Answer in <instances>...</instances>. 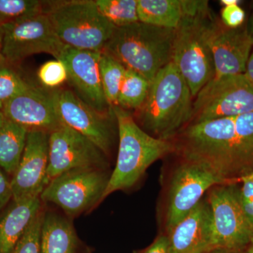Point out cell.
<instances>
[{
    "label": "cell",
    "mask_w": 253,
    "mask_h": 253,
    "mask_svg": "<svg viewBox=\"0 0 253 253\" xmlns=\"http://www.w3.org/2000/svg\"><path fill=\"white\" fill-rule=\"evenodd\" d=\"M172 140L180 158L202 165L225 184L253 172V112L189 125Z\"/></svg>",
    "instance_id": "obj_1"
},
{
    "label": "cell",
    "mask_w": 253,
    "mask_h": 253,
    "mask_svg": "<svg viewBox=\"0 0 253 253\" xmlns=\"http://www.w3.org/2000/svg\"><path fill=\"white\" fill-rule=\"evenodd\" d=\"M194 97L172 61L151 82L149 94L136 110L142 129L154 137L172 140L189 124Z\"/></svg>",
    "instance_id": "obj_2"
},
{
    "label": "cell",
    "mask_w": 253,
    "mask_h": 253,
    "mask_svg": "<svg viewBox=\"0 0 253 253\" xmlns=\"http://www.w3.org/2000/svg\"><path fill=\"white\" fill-rule=\"evenodd\" d=\"M184 14L174 29L172 61L189 86L194 99L214 76L207 28L212 13L208 1L183 0Z\"/></svg>",
    "instance_id": "obj_3"
},
{
    "label": "cell",
    "mask_w": 253,
    "mask_h": 253,
    "mask_svg": "<svg viewBox=\"0 0 253 253\" xmlns=\"http://www.w3.org/2000/svg\"><path fill=\"white\" fill-rule=\"evenodd\" d=\"M111 109L117 123L119 148L116 167L102 201L116 191L132 187L153 163L175 152L173 140L159 139L146 132L127 110L118 106Z\"/></svg>",
    "instance_id": "obj_4"
},
{
    "label": "cell",
    "mask_w": 253,
    "mask_h": 253,
    "mask_svg": "<svg viewBox=\"0 0 253 253\" xmlns=\"http://www.w3.org/2000/svg\"><path fill=\"white\" fill-rule=\"evenodd\" d=\"M174 29L136 22L116 28L101 52L151 83L172 61Z\"/></svg>",
    "instance_id": "obj_5"
},
{
    "label": "cell",
    "mask_w": 253,
    "mask_h": 253,
    "mask_svg": "<svg viewBox=\"0 0 253 253\" xmlns=\"http://www.w3.org/2000/svg\"><path fill=\"white\" fill-rule=\"evenodd\" d=\"M44 13L60 41L73 49L101 52L116 28L91 0L45 1Z\"/></svg>",
    "instance_id": "obj_6"
},
{
    "label": "cell",
    "mask_w": 253,
    "mask_h": 253,
    "mask_svg": "<svg viewBox=\"0 0 253 253\" xmlns=\"http://www.w3.org/2000/svg\"><path fill=\"white\" fill-rule=\"evenodd\" d=\"M251 112L253 84L246 75L213 78L194 98L189 125Z\"/></svg>",
    "instance_id": "obj_7"
},
{
    "label": "cell",
    "mask_w": 253,
    "mask_h": 253,
    "mask_svg": "<svg viewBox=\"0 0 253 253\" xmlns=\"http://www.w3.org/2000/svg\"><path fill=\"white\" fill-rule=\"evenodd\" d=\"M110 174L106 169L80 168L56 176L46 186L41 201L51 203L75 217L102 201Z\"/></svg>",
    "instance_id": "obj_8"
},
{
    "label": "cell",
    "mask_w": 253,
    "mask_h": 253,
    "mask_svg": "<svg viewBox=\"0 0 253 253\" xmlns=\"http://www.w3.org/2000/svg\"><path fill=\"white\" fill-rule=\"evenodd\" d=\"M1 61L18 64L32 55L46 53L58 59L66 49L60 41L47 15H35L3 25Z\"/></svg>",
    "instance_id": "obj_9"
},
{
    "label": "cell",
    "mask_w": 253,
    "mask_h": 253,
    "mask_svg": "<svg viewBox=\"0 0 253 253\" xmlns=\"http://www.w3.org/2000/svg\"><path fill=\"white\" fill-rule=\"evenodd\" d=\"M226 184L212 171L180 158L173 169L166 194L165 230L169 234L203 199L213 186Z\"/></svg>",
    "instance_id": "obj_10"
},
{
    "label": "cell",
    "mask_w": 253,
    "mask_h": 253,
    "mask_svg": "<svg viewBox=\"0 0 253 253\" xmlns=\"http://www.w3.org/2000/svg\"><path fill=\"white\" fill-rule=\"evenodd\" d=\"M235 184L213 186L207 200L212 212L214 249L241 253L253 238V226L245 215Z\"/></svg>",
    "instance_id": "obj_11"
},
{
    "label": "cell",
    "mask_w": 253,
    "mask_h": 253,
    "mask_svg": "<svg viewBox=\"0 0 253 253\" xmlns=\"http://www.w3.org/2000/svg\"><path fill=\"white\" fill-rule=\"evenodd\" d=\"M107 168L106 155L78 131L63 125L49 133L46 186L56 176L72 169Z\"/></svg>",
    "instance_id": "obj_12"
},
{
    "label": "cell",
    "mask_w": 253,
    "mask_h": 253,
    "mask_svg": "<svg viewBox=\"0 0 253 253\" xmlns=\"http://www.w3.org/2000/svg\"><path fill=\"white\" fill-rule=\"evenodd\" d=\"M55 104L61 123L94 143L107 156L116 137L114 113L98 112L69 89H54Z\"/></svg>",
    "instance_id": "obj_13"
},
{
    "label": "cell",
    "mask_w": 253,
    "mask_h": 253,
    "mask_svg": "<svg viewBox=\"0 0 253 253\" xmlns=\"http://www.w3.org/2000/svg\"><path fill=\"white\" fill-rule=\"evenodd\" d=\"M207 41L214 62V78L244 74L253 49L246 25L229 28L212 15L208 23Z\"/></svg>",
    "instance_id": "obj_14"
},
{
    "label": "cell",
    "mask_w": 253,
    "mask_h": 253,
    "mask_svg": "<svg viewBox=\"0 0 253 253\" xmlns=\"http://www.w3.org/2000/svg\"><path fill=\"white\" fill-rule=\"evenodd\" d=\"M49 139V132L28 131L22 158L11 180L15 202L41 196L45 188Z\"/></svg>",
    "instance_id": "obj_15"
},
{
    "label": "cell",
    "mask_w": 253,
    "mask_h": 253,
    "mask_svg": "<svg viewBox=\"0 0 253 253\" xmlns=\"http://www.w3.org/2000/svg\"><path fill=\"white\" fill-rule=\"evenodd\" d=\"M100 56L99 51L73 49L67 46L57 60L66 66L68 81L78 97L98 112L109 114L112 109L108 104L101 83Z\"/></svg>",
    "instance_id": "obj_16"
},
{
    "label": "cell",
    "mask_w": 253,
    "mask_h": 253,
    "mask_svg": "<svg viewBox=\"0 0 253 253\" xmlns=\"http://www.w3.org/2000/svg\"><path fill=\"white\" fill-rule=\"evenodd\" d=\"M5 118L28 131L51 132L63 126L56 111L54 90L31 84L5 105Z\"/></svg>",
    "instance_id": "obj_17"
},
{
    "label": "cell",
    "mask_w": 253,
    "mask_h": 253,
    "mask_svg": "<svg viewBox=\"0 0 253 253\" xmlns=\"http://www.w3.org/2000/svg\"><path fill=\"white\" fill-rule=\"evenodd\" d=\"M170 253H206L214 250L212 212L202 199L167 234Z\"/></svg>",
    "instance_id": "obj_18"
},
{
    "label": "cell",
    "mask_w": 253,
    "mask_h": 253,
    "mask_svg": "<svg viewBox=\"0 0 253 253\" xmlns=\"http://www.w3.org/2000/svg\"><path fill=\"white\" fill-rule=\"evenodd\" d=\"M41 196L15 202L0 214V253H11L42 208Z\"/></svg>",
    "instance_id": "obj_19"
},
{
    "label": "cell",
    "mask_w": 253,
    "mask_h": 253,
    "mask_svg": "<svg viewBox=\"0 0 253 253\" xmlns=\"http://www.w3.org/2000/svg\"><path fill=\"white\" fill-rule=\"evenodd\" d=\"M78 239L71 221L54 212L44 213L41 253H76Z\"/></svg>",
    "instance_id": "obj_20"
},
{
    "label": "cell",
    "mask_w": 253,
    "mask_h": 253,
    "mask_svg": "<svg viewBox=\"0 0 253 253\" xmlns=\"http://www.w3.org/2000/svg\"><path fill=\"white\" fill-rule=\"evenodd\" d=\"M139 22L175 29L184 14L183 0H137Z\"/></svg>",
    "instance_id": "obj_21"
},
{
    "label": "cell",
    "mask_w": 253,
    "mask_h": 253,
    "mask_svg": "<svg viewBox=\"0 0 253 253\" xmlns=\"http://www.w3.org/2000/svg\"><path fill=\"white\" fill-rule=\"evenodd\" d=\"M28 130L12 121L5 119L0 128V168L14 174L26 147Z\"/></svg>",
    "instance_id": "obj_22"
},
{
    "label": "cell",
    "mask_w": 253,
    "mask_h": 253,
    "mask_svg": "<svg viewBox=\"0 0 253 253\" xmlns=\"http://www.w3.org/2000/svg\"><path fill=\"white\" fill-rule=\"evenodd\" d=\"M151 83L139 73L126 69L118 98V106L123 109L138 110L149 94Z\"/></svg>",
    "instance_id": "obj_23"
},
{
    "label": "cell",
    "mask_w": 253,
    "mask_h": 253,
    "mask_svg": "<svg viewBox=\"0 0 253 253\" xmlns=\"http://www.w3.org/2000/svg\"><path fill=\"white\" fill-rule=\"evenodd\" d=\"M100 75L105 96L110 107L118 106V98L126 68L105 53L101 52L99 60Z\"/></svg>",
    "instance_id": "obj_24"
},
{
    "label": "cell",
    "mask_w": 253,
    "mask_h": 253,
    "mask_svg": "<svg viewBox=\"0 0 253 253\" xmlns=\"http://www.w3.org/2000/svg\"><path fill=\"white\" fill-rule=\"evenodd\" d=\"M98 9L116 28L139 22L137 0H96Z\"/></svg>",
    "instance_id": "obj_25"
},
{
    "label": "cell",
    "mask_w": 253,
    "mask_h": 253,
    "mask_svg": "<svg viewBox=\"0 0 253 253\" xmlns=\"http://www.w3.org/2000/svg\"><path fill=\"white\" fill-rule=\"evenodd\" d=\"M44 6L45 1L38 0H0V25L44 13Z\"/></svg>",
    "instance_id": "obj_26"
},
{
    "label": "cell",
    "mask_w": 253,
    "mask_h": 253,
    "mask_svg": "<svg viewBox=\"0 0 253 253\" xmlns=\"http://www.w3.org/2000/svg\"><path fill=\"white\" fill-rule=\"evenodd\" d=\"M31 85L11 66L0 61V111L10 100Z\"/></svg>",
    "instance_id": "obj_27"
},
{
    "label": "cell",
    "mask_w": 253,
    "mask_h": 253,
    "mask_svg": "<svg viewBox=\"0 0 253 253\" xmlns=\"http://www.w3.org/2000/svg\"><path fill=\"white\" fill-rule=\"evenodd\" d=\"M44 212H38L11 253H41V232Z\"/></svg>",
    "instance_id": "obj_28"
},
{
    "label": "cell",
    "mask_w": 253,
    "mask_h": 253,
    "mask_svg": "<svg viewBox=\"0 0 253 253\" xmlns=\"http://www.w3.org/2000/svg\"><path fill=\"white\" fill-rule=\"evenodd\" d=\"M38 76L41 84L49 89H55L68 80L66 66L57 59L44 63L40 68Z\"/></svg>",
    "instance_id": "obj_29"
},
{
    "label": "cell",
    "mask_w": 253,
    "mask_h": 253,
    "mask_svg": "<svg viewBox=\"0 0 253 253\" xmlns=\"http://www.w3.org/2000/svg\"><path fill=\"white\" fill-rule=\"evenodd\" d=\"M239 182L242 183L239 188L240 204L245 215L253 226V181L242 179Z\"/></svg>",
    "instance_id": "obj_30"
},
{
    "label": "cell",
    "mask_w": 253,
    "mask_h": 253,
    "mask_svg": "<svg viewBox=\"0 0 253 253\" xmlns=\"http://www.w3.org/2000/svg\"><path fill=\"white\" fill-rule=\"evenodd\" d=\"M221 21L229 28H237L244 25L246 12L239 4L224 6L221 11Z\"/></svg>",
    "instance_id": "obj_31"
},
{
    "label": "cell",
    "mask_w": 253,
    "mask_h": 253,
    "mask_svg": "<svg viewBox=\"0 0 253 253\" xmlns=\"http://www.w3.org/2000/svg\"><path fill=\"white\" fill-rule=\"evenodd\" d=\"M13 199L11 181H9L0 169V211Z\"/></svg>",
    "instance_id": "obj_32"
},
{
    "label": "cell",
    "mask_w": 253,
    "mask_h": 253,
    "mask_svg": "<svg viewBox=\"0 0 253 253\" xmlns=\"http://www.w3.org/2000/svg\"><path fill=\"white\" fill-rule=\"evenodd\" d=\"M142 253H170L167 234L158 236Z\"/></svg>",
    "instance_id": "obj_33"
},
{
    "label": "cell",
    "mask_w": 253,
    "mask_h": 253,
    "mask_svg": "<svg viewBox=\"0 0 253 253\" xmlns=\"http://www.w3.org/2000/svg\"><path fill=\"white\" fill-rule=\"evenodd\" d=\"M244 74L246 75V77L253 84V49L252 52H251L249 61H248L246 72H245Z\"/></svg>",
    "instance_id": "obj_34"
},
{
    "label": "cell",
    "mask_w": 253,
    "mask_h": 253,
    "mask_svg": "<svg viewBox=\"0 0 253 253\" xmlns=\"http://www.w3.org/2000/svg\"><path fill=\"white\" fill-rule=\"evenodd\" d=\"M246 26L248 33H249L250 38H251L253 44V7L252 13H251V16H250L249 21H248V23H246Z\"/></svg>",
    "instance_id": "obj_35"
},
{
    "label": "cell",
    "mask_w": 253,
    "mask_h": 253,
    "mask_svg": "<svg viewBox=\"0 0 253 253\" xmlns=\"http://www.w3.org/2000/svg\"><path fill=\"white\" fill-rule=\"evenodd\" d=\"M239 1L238 0H221L220 3L224 6H231V5L239 4Z\"/></svg>",
    "instance_id": "obj_36"
},
{
    "label": "cell",
    "mask_w": 253,
    "mask_h": 253,
    "mask_svg": "<svg viewBox=\"0 0 253 253\" xmlns=\"http://www.w3.org/2000/svg\"><path fill=\"white\" fill-rule=\"evenodd\" d=\"M241 253H253V238L247 247Z\"/></svg>",
    "instance_id": "obj_37"
},
{
    "label": "cell",
    "mask_w": 253,
    "mask_h": 253,
    "mask_svg": "<svg viewBox=\"0 0 253 253\" xmlns=\"http://www.w3.org/2000/svg\"><path fill=\"white\" fill-rule=\"evenodd\" d=\"M206 253H231L230 251H226V250L223 249H214L212 251H209V252Z\"/></svg>",
    "instance_id": "obj_38"
},
{
    "label": "cell",
    "mask_w": 253,
    "mask_h": 253,
    "mask_svg": "<svg viewBox=\"0 0 253 253\" xmlns=\"http://www.w3.org/2000/svg\"><path fill=\"white\" fill-rule=\"evenodd\" d=\"M5 119H6V118H5L2 111H0V128H1V126L4 124Z\"/></svg>",
    "instance_id": "obj_39"
},
{
    "label": "cell",
    "mask_w": 253,
    "mask_h": 253,
    "mask_svg": "<svg viewBox=\"0 0 253 253\" xmlns=\"http://www.w3.org/2000/svg\"><path fill=\"white\" fill-rule=\"evenodd\" d=\"M3 30L2 26L0 25V50H1V43H2Z\"/></svg>",
    "instance_id": "obj_40"
},
{
    "label": "cell",
    "mask_w": 253,
    "mask_h": 253,
    "mask_svg": "<svg viewBox=\"0 0 253 253\" xmlns=\"http://www.w3.org/2000/svg\"><path fill=\"white\" fill-rule=\"evenodd\" d=\"M242 179H250V180L253 181V172L251 173V174H249V175L245 176V177L242 178ZM240 181H241V180H240Z\"/></svg>",
    "instance_id": "obj_41"
},
{
    "label": "cell",
    "mask_w": 253,
    "mask_h": 253,
    "mask_svg": "<svg viewBox=\"0 0 253 253\" xmlns=\"http://www.w3.org/2000/svg\"><path fill=\"white\" fill-rule=\"evenodd\" d=\"M0 61H1V57H0Z\"/></svg>",
    "instance_id": "obj_42"
}]
</instances>
